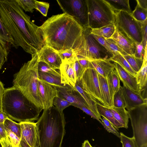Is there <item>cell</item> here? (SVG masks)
I'll use <instances>...</instances> for the list:
<instances>
[{
	"label": "cell",
	"instance_id": "obj_1",
	"mask_svg": "<svg viewBox=\"0 0 147 147\" xmlns=\"http://www.w3.org/2000/svg\"><path fill=\"white\" fill-rule=\"evenodd\" d=\"M0 17L16 48L32 55L45 45L39 26L33 23L15 0H0Z\"/></svg>",
	"mask_w": 147,
	"mask_h": 147
},
{
	"label": "cell",
	"instance_id": "obj_2",
	"mask_svg": "<svg viewBox=\"0 0 147 147\" xmlns=\"http://www.w3.org/2000/svg\"><path fill=\"white\" fill-rule=\"evenodd\" d=\"M39 27L45 45L57 53L72 49L83 30L75 20L64 13L52 16Z\"/></svg>",
	"mask_w": 147,
	"mask_h": 147
},
{
	"label": "cell",
	"instance_id": "obj_3",
	"mask_svg": "<svg viewBox=\"0 0 147 147\" xmlns=\"http://www.w3.org/2000/svg\"><path fill=\"white\" fill-rule=\"evenodd\" d=\"M43 110L36 123L38 147H62L65 134L63 112L54 106Z\"/></svg>",
	"mask_w": 147,
	"mask_h": 147
},
{
	"label": "cell",
	"instance_id": "obj_4",
	"mask_svg": "<svg viewBox=\"0 0 147 147\" xmlns=\"http://www.w3.org/2000/svg\"><path fill=\"white\" fill-rule=\"evenodd\" d=\"M2 102L3 111L9 118L20 123L37 120L42 110L13 86L5 89Z\"/></svg>",
	"mask_w": 147,
	"mask_h": 147
},
{
	"label": "cell",
	"instance_id": "obj_5",
	"mask_svg": "<svg viewBox=\"0 0 147 147\" xmlns=\"http://www.w3.org/2000/svg\"><path fill=\"white\" fill-rule=\"evenodd\" d=\"M38 62L37 53L32 55L31 59L25 63L19 71L14 74L13 86L19 89L37 107L43 109L37 93Z\"/></svg>",
	"mask_w": 147,
	"mask_h": 147
},
{
	"label": "cell",
	"instance_id": "obj_6",
	"mask_svg": "<svg viewBox=\"0 0 147 147\" xmlns=\"http://www.w3.org/2000/svg\"><path fill=\"white\" fill-rule=\"evenodd\" d=\"M91 29L86 27L83 28L80 35L75 42L72 49L78 59H108L111 57L107 51L101 46L91 33Z\"/></svg>",
	"mask_w": 147,
	"mask_h": 147
},
{
	"label": "cell",
	"instance_id": "obj_7",
	"mask_svg": "<svg viewBox=\"0 0 147 147\" xmlns=\"http://www.w3.org/2000/svg\"><path fill=\"white\" fill-rule=\"evenodd\" d=\"M88 27L98 28L115 24V12L105 0H87Z\"/></svg>",
	"mask_w": 147,
	"mask_h": 147
},
{
	"label": "cell",
	"instance_id": "obj_8",
	"mask_svg": "<svg viewBox=\"0 0 147 147\" xmlns=\"http://www.w3.org/2000/svg\"><path fill=\"white\" fill-rule=\"evenodd\" d=\"M138 147L147 144V104L127 110Z\"/></svg>",
	"mask_w": 147,
	"mask_h": 147
},
{
	"label": "cell",
	"instance_id": "obj_9",
	"mask_svg": "<svg viewBox=\"0 0 147 147\" xmlns=\"http://www.w3.org/2000/svg\"><path fill=\"white\" fill-rule=\"evenodd\" d=\"M115 24L119 30L135 42H142L141 23L136 20L131 13L122 11L115 12Z\"/></svg>",
	"mask_w": 147,
	"mask_h": 147
},
{
	"label": "cell",
	"instance_id": "obj_10",
	"mask_svg": "<svg viewBox=\"0 0 147 147\" xmlns=\"http://www.w3.org/2000/svg\"><path fill=\"white\" fill-rule=\"evenodd\" d=\"M61 9L75 20L83 28L88 26L87 0H57Z\"/></svg>",
	"mask_w": 147,
	"mask_h": 147
},
{
	"label": "cell",
	"instance_id": "obj_11",
	"mask_svg": "<svg viewBox=\"0 0 147 147\" xmlns=\"http://www.w3.org/2000/svg\"><path fill=\"white\" fill-rule=\"evenodd\" d=\"M78 81L86 92L106 106L100 92L98 72L93 66L86 69Z\"/></svg>",
	"mask_w": 147,
	"mask_h": 147
},
{
	"label": "cell",
	"instance_id": "obj_12",
	"mask_svg": "<svg viewBox=\"0 0 147 147\" xmlns=\"http://www.w3.org/2000/svg\"><path fill=\"white\" fill-rule=\"evenodd\" d=\"M20 123L21 133L19 147H38L36 123L31 121Z\"/></svg>",
	"mask_w": 147,
	"mask_h": 147
},
{
	"label": "cell",
	"instance_id": "obj_13",
	"mask_svg": "<svg viewBox=\"0 0 147 147\" xmlns=\"http://www.w3.org/2000/svg\"><path fill=\"white\" fill-rule=\"evenodd\" d=\"M37 93L42 104L43 110L53 106L54 98L58 96L56 87L38 77L37 82Z\"/></svg>",
	"mask_w": 147,
	"mask_h": 147
},
{
	"label": "cell",
	"instance_id": "obj_14",
	"mask_svg": "<svg viewBox=\"0 0 147 147\" xmlns=\"http://www.w3.org/2000/svg\"><path fill=\"white\" fill-rule=\"evenodd\" d=\"M55 87L58 96L71 104H76L89 109L83 98L74 87L67 84L61 87Z\"/></svg>",
	"mask_w": 147,
	"mask_h": 147
},
{
	"label": "cell",
	"instance_id": "obj_15",
	"mask_svg": "<svg viewBox=\"0 0 147 147\" xmlns=\"http://www.w3.org/2000/svg\"><path fill=\"white\" fill-rule=\"evenodd\" d=\"M39 61L45 63L52 68L59 70L62 60L58 53L45 46L37 53Z\"/></svg>",
	"mask_w": 147,
	"mask_h": 147
},
{
	"label": "cell",
	"instance_id": "obj_16",
	"mask_svg": "<svg viewBox=\"0 0 147 147\" xmlns=\"http://www.w3.org/2000/svg\"><path fill=\"white\" fill-rule=\"evenodd\" d=\"M109 38L127 54L134 55L136 49L135 42L116 27L114 33Z\"/></svg>",
	"mask_w": 147,
	"mask_h": 147
},
{
	"label": "cell",
	"instance_id": "obj_17",
	"mask_svg": "<svg viewBox=\"0 0 147 147\" xmlns=\"http://www.w3.org/2000/svg\"><path fill=\"white\" fill-rule=\"evenodd\" d=\"M121 89L127 110L136 106L147 104L146 98H144L141 92H135L123 86Z\"/></svg>",
	"mask_w": 147,
	"mask_h": 147
},
{
	"label": "cell",
	"instance_id": "obj_18",
	"mask_svg": "<svg viewBox=\"0 0 147 147\" xmlns=\"http://www.w3.org/2000/svg\"><path fill=\"white\" fill-rule=\"evenodd\" d=\"M113 64L123 86L135 92H141L135 77L128 72L117 63L114 62Z\"/></svg>",
	"mask_w": 147,
	"mask_h": 147
},
{
	"label": "cell",
	"instance_id": "obj_19",
	"mask_svg": "<svg viewBox=\"0 0 147 147\" xmlns=\"http://www.w3.org/2000/svg\"><path fill=\"white\" fill-rule=\"evenodd\" d=\"M59 70L61 83L74 87L77 80L71 63L62 61Z\"/></svg>",
	"mask_w": 147,
	"mask_h": 147
},
{
	"label": "cell",
	"instance_id": "obj_20",
	"mask_svg": "<svg viewBox=\"0 0 147 147\" xmlns=\"http://www.w3.org/2000/svg\"><path fill=\"white\" fill-rule=\"evenodd\" d=\"M97 72L104 77L107 78L108 75L115 67L108 59H94L89 60Z\"/></svg>",
	"mask_w": 147,
	"mask_h": 147
},
{
	"label": "cell",
	"instance_id": "obj_21",
	"mask_svg": "<svg viewBox=\"0 0 147 147\" xmlns=\"http://www.w3.org/2000/svg\"><path fill=\"white\" fill-rule=\"evenodd\" d=\"M74 87L83 98L89 109L94 113L98 119L102 121V118L98 112L96 106V103L98 102L83 90L78 81H76Z\"/></svg>",
	"mask_w": 147,
	"mask_h": 147
},
{
	"label": "cell",
	"instance_id": "obj_22",
	"mask_svg": "<svg viewBox=\"0 0 147 147\" xmlns=\"http://www.w3.org/2000/svg\"><path fill=\"white\" fill-rule=\"evenodd\" d=\"M101 93L106 107L111 108L113 107V102L111 98L107 78L98 73Z\"/></svg>",
	"mask_w": 147,
	"mask_h": 147
},
{
	"label": "cell",
	"instance_id": "obj_23",
	"mask_svg": "<svg viewBox=\"0 0 147 147\" xmlns=\"http://www.w3.org/2000/svg\"><path fill=\"white\" fill-rule=\"evenodd\" d=\"M108 108L117 121L122 125L123 127L127 129L129 118L127 110L124 108H117L114 107L111 108Z\"/></svg>",
	"mask_w": 147,
	"mask_h": 147
},
{
	"label": "cell",
	"instance_id": "obj_24",
	"mask_svg": "<svg viewBox=\"0 0 147 147\" xmlns=\"http://www.w3.org/2000/svg\"><path fill=\"white\" fill-rule=\"evenodd\" d=\"M107 79L111 98L113 102L114 96L121 86L120 80L115 70L112 71L110 73Z\"/></svg>",
	"mask_w": 147,
	"mask_h": 147
},
{
	"label": "cell",
	"instance_id": "obj_25",
	"mask_svg": "<svg viewBox=\"0 0 147 147\" xmlns=\"http://www.w3.org/2000/svg\"><path fill=\"white\" fill-rule=\"evenodd\" d=\"M147 59L143 58L142 65L135 76L139 89L141 92L146 87L147 80Z\"/></svg>",
	"mask_w": 147,
	"mask_h": 147
},
{
	"label": "cell",
	"instance_id": "obj_26",
	"mask_svg": "<svg viewBox=\"0 0 147 147\" xmlns=\"http://www.w3.org/2000/svg\"><path fill=\"white\" fill-rule=\"evenodd\" d=\"M96 106L98 112L100 116L105 117L117 128L123 127V125L115 118L108 107L104 106L99 102L97 103Z\"/></svg>",
	"mask_w": 147,
	"mask_h": 147
},
{
	"label": "cell",
	"instance_id": "obj_27",
	"mask_svg": "<svg viewBox=\"0 0 147 147\" xmlns=\"http://www.w3.org/2000/svg\"><path fill=\"white\" fill-rule=\"evenodd\" d=\"M38 78L55 87L64 86L61 83V76L38 71Z\"/></svg>",
	"mask_w": 147,
	"mask_h": 147
},
{
	"label": "cell",
	"instance_id": "obj_28",
	"mask_svg": "<svg viewBox=\"0 0 147 147\" xmlns=\"http://www.w3.org/2000/svg\"><path fill=\"white\" fill-rule=\"evenodd\" d=\"M115 29V24H111L100 28L91 29V33L105 38H109L113 35Z\"/></svg>",
	"mask_w": 147,
	"mask_h": 147
},
{
	"label": "cell",
	"instance_id": "obj_29",
	"mask_svg": "<svg viewBox=\"0 0 147 147\" xmlns=\"http://www.w3.org/2000/svg\"><path fill=\"white\" fill-rule=\"evenodd\" d=\"M115 12L122 11L131 13L128 0H105Z\"/></svg>",
	"mask_w": 147,
	"mask_h": 147
},
{
	"label": "cell",
	"instance_id": "obj_30",
	"mask_svg": "<svg viewBox=\"0 0 147 147\" xmlns=\"http://www.w3.org/2000/svg\"><path fill=\"white\" fill-rule=\"evenodd\" d=\"M108 59L110 61L117 63L128 72L134 76L135 77L137 73L131 68L128 63L121 55L120 54L117 55L109 58Z\"/></svg>",
	"mask_w": 147,
	"mask_h": 147
},
{
	"label": "cell",
	"instance_id": "obj_31",
	"mask_svg": "<svg viewBox=\"0 0 147 147\" xmlns=\"http://www.w3.org/2000/svg\"><path fill=\"white\" fill-rule=\"evenodd\" d=\"M4 124L6 128L15 134L20 139L21 129L20 123H17L8 117L5 121Z\"/></svg>",
	"mask_w": 147,
	"mask_h": 147
},
{
	"label": "cell",
	"instance_id": "obj_32",
	"mask_svg": "<svg viewBox=\"0 0 147 147\" xmlns=\"http://www.w3.org/2000/svg\"><path fill=\"white\" fill-rule=\"evenodd\" d=\"M133 70L137 73L140 69L143 63V59L136 57L134 55H127L123 56Z\"/></svg>",
	"mask_w": 147,
	"mask_h": 147
},
{
	"label": "cell",
	"instance_id": "obj_33",
	"mask_svg": "<svg viewBox=\"0 0 147 147\" xmlns=\"http://www.w3.org/2000/svg\"><path fill=\"white\" fill-rule=\"evenodd\" d=\"M147 9L140 7L138 3L135 9L131 13L132 17L137 21L142 22L147 19Z\"/></svg>",
	"mask_w": 147,
	"mask_h": 147
},
{
	"label": "cell",
	"instance_id": "obj_34",
	"mask_svg": "<svg viewBox=\"0 0 147 147\" xmlns=\"http://www.w3.org/2000/svg\"><path fill=\"white\" fill-rule=\"evenodd\" d=\"M0 38L5 42L9 47L12 45L15 47L14 41L7 31L0 17Z\"/></svg>",
	"mask_w": 147,
	"mask_h": 147
},
{
	"label": "cell",
	"instance_id": "obj_35",
	"mask_svg": "<svg viewBox=\"0 0 147 147\" xmlns=\"http://www.w3.org/2000/svg\"><path fill=\"white\" fill-rule=\"evenodd\" d=\"M113 107L117 108H124L126 106L121 86L118 90L114 94L113 99Z\"/></svg>",
	"mask_w": 147,
	"mask_h": 147
},
{
	"label": "cell",
	"instance_id": "obj_36",
	"mask_svg": "<svg viewBox=\"0 0 147 147\" xmlns=\"http://www.w3.org/2000/svg\"><path fill=\"white\" fill-rule=\"evenodd\" d=\"M9 46L0 38V69L7 61L9 52Z\"/></svg>",
	"mask_w": 147,
	"mask_h": 147
},
{
	"label": "cell",
	"instance_id": "obj_37",
	"mask_svg": "<svg viewBox=\"0 0 147 147\" xmlns=\"http://www.w3.org/2000/svg\"><path fill=\"white\" fill-rule=\"evenodd\" d=\"M18 5L23 10L33 13L35 9V0H15Z\"/></svg>",
	"mask_w": 147,
	"mask_h": 147
},
{
	"label": "cell",
	"instance_id": "obj_38",
	"mask_svg": "<svg viewBox=\"0 0 147 147\" xmlns=\"http://www.w3.org/2000/svg\"><path fill=\"white\" fill-rule=\"evenodd\" d=\"M58 53L62 61L72 63L77 58L76 54L72 49H67L61 52Z\"/></svg>",
	"mask_w": 147,
	"mask_h": 147
},
{
	"label": "cell",
	"instance_id": "obj_39",
	"mask_svg": "<svg viewBox=\"0 0 147 147\" xmlns=\"http://www.w3.org/2000/svg\"><path fill=\"white\" fill-rule=\"evenodd\" d=\"M102 121L100 123L105 129L109 133H111L119 138L120 133L118 128L103 117H102Z\"/></svg>",
	"mask_w": 147,
	"mask_h": 147
},
{
	"label": "cell",
	"instance_id": "obj_40",
	"mask_svg": "<svg viewBox=\"0 0 147 147\" xmlns=\"http://www.w3.org/2000/svg\"><path fill=\"white\" fill-rule=\"evenodd\" d=\"M71 104L66 100L58 96L54 98L53 102V105L58 110L61 112H63L64 109L71 105Z\"/></svg>",
	"mask_w": 147,
	"mask_h": 147
},
{
	"label": "cell",
	"instance_id": "obj_41",
	"mask_svg": "<svg viewBox=\"0 0 147 147\" xmlns=\"http://www.w3.org/2000/svg\"><path fill=\"white\" fill-rule=\"evenodd\" d=\"M119 138L122 144V147H138L135 139L133 137H128L121 132L120 133Z\"/></svg>",
	"mask_w": 147,
	"mask_h": 147
},
{
	"label": "cell",
	"instance_id": "obj_42",
	"mask_svg": "<svg viewBox=\"0 0 147 147\" xmlns=\"http://www.w3.org/2000/svg\"><path fill=\"white\" fill-rule=\"evenodd\" d=\"M105 40L112 53L113 57L119 54L123 56L128 55L121 49L110 39L105 38Z\"/></svg>",
	"mask_w": 147,
	"mask_h": 147
},
{
	"label": "cell",
	"instance_id": "obj_43",
	"mask_svg": "<svg viewBox=\"0 0 147 147\" xmlns=\"http://www.w3.org/2000/svg\"><path fill=\"white\" fill-rule=\"evenodd\" d=\"M38 71L45 73H49L61 76L60 71L57 69L51 67L47 64L43 62L39 61L38 66Z\"/></svg>",
	"mask_w": 147,
	"mask_h": 147
},
{
	"label": "cell",
	"instance_id": "obj_44",
	"mask_svg": "<svg viewBox=\"0 0 147 147\" xmlns=\"http://www.w3.org/2000/svg\"><path fill=\"white\" fill-rule=\"evenodd\" d=\"M49 7V4L47 2L36 0L35 9L39 11L44 16L46 17Z\"/></svg>",
	"mask_w": 147,
	"mask_h": 147
},
{
	"label": "cell",
	"instance_id": "obj_45",
	"mask_svg": "<svg viewBox=\"0 0 147 147\" xmlns=\"http://www.w3.org/2000/svg\"><path fill=\"white\" fill-rule=\"evenodd\" d=\"M71 63L76 74L77 81H79L80 80L85 70L80 65L77 58Z\"/></svg>",
	"mask_w": 147,
	"mask_h": 147
},
{
	"label": "cell",
	"instance_id": "obj_46",
	"mask_svg": "<svg viewBox=\"0 0 147 147\" xmlns=\"http://www.w3.org/2000/svg\"><path fill=\"white\" fill-rule=\"evenodd\" d=\"M6 130L12 147H19L20 139L15 134L7 129L6 128Z\"/></svg>",
	"mask_w": 147,
	"mask_h": 147
},
{
	"label": "cell",
	"instance_id": "obj_47",
	"mask_svg": "<svg viewBox=\"0 0 147 147\" xmlns=\"http://www.w3.org/2000/svg\"><path fill=\"white\" fill-rule=\"evenodd\" d=\"M136 49L134 56L136 58L143 59L144 48L142 43L135 42Z\"/></svg>",
	"mask_w": 147,
	"mask_h": 147
},
{
	"label": "cell",
	"instance_id": "obj_48",
	"mask_svg": "<svg viewBox=\"0 0 147 147\" xmlns=\"http://www.w3.org/2000/svg\"><path fill=\"white\" fill-rule=\"evenodd\" d=\"M92 34L98 43L107 51L111 57H113V55L108 45L105 41V38L97 35Z\"/></svg>",
	"mask_w": 147,
	"mask_h": 147
},
{
	"label": "cell",
	"instance_id": "obj_49",
	"mask_svg": "<svg viewBox=\"0 0 147 147\" xmlns=\"http://www.w3.org/2000/svg\"><path fill=\"white\" fill-rule=\"evenodd\" d=\"M147 19H146L144 21L141 22L142 32V43L145 48L146 46L147 45Z\"/></svg>",
	"mask_w": 147,
	"mask_h": 147
},
{
	"label": "cell",
	"instance_id": "obj_50",
	"mask_svg": "<svg viewBox=\"0 0 147 147\" xmlns=\"http://www.w3.org/2000/svg\"><path fill=\"white\" fill-rule=\"evenodd\" d=\"M71 105L73 106L80 109L83 111L87 114L90 116L94 119L97 120L100 123L102 121L98 119V118L96 117L94 113L89 109L85 107L81 106L76 104H71Z\"/></svg>",
	"mask_w": 147,
	"mask_h": 147
},
{
	"label": "cell",
	"instance_id": "obj_51",
	"mask_svg": "<svg viewBox=\"0 0 147 147\" xmlns=\"http://www.w3.org/2000/svg\"><path fill=\"white\" fill-rule=\"evenodd\" d=\"M77 59L80 65L84 70L93 67L90 62L87 59Z\"/></svg>",
	"mask_w": 147,
	"mask_h": 147
},
{
	"label": "cell",
	"instance_id": "obj_52",
	"mask_svg": "<svg viewBox=\"0 0 147 147\" xmlns=\"http://www.w3.org/2000/svg\"><path fill=\"white\" fill-rule=\"evenodd\" d=\"M5 89L3 84L0 80V112L3 111V97Z\"/></svg>",
	"mask_w": 147,
	"mask_h": 147
},
{
	"label": "cell",
	"instance_id": "obj_53",
	"mask_svg": "<svg viewBox=\"0 0 147 147\" xmlns=\"http://www.w3.org/2000/svg\"><path fill=\"white\" fill-rule=\"evenodd\" d=\"M7 136L6 128L4 124L0 123V141Z\"/></svg>",
	"mask_w": 147,
	"mask_h": 147
},
{
	"label": "cell",
	"instance_id": "obj_54",
	"mask_svg": "<svg viewBox=\"0 0 147 147\" xmlns=\"http://www.w3.org/2000/svg\"><path fill=\"white\" fill-rule=\"evenodd\" d=\"M0 143L2 147H12L11 146L8 137H7L0 141Z\"/></svg>",
	"mask_w": 147,
	"mask_h": 147
},
{
	"label": "cell",
	"instance_id": "obj_55",
	"mask_svg": "<svg viewBox=\"0 0 147 147\" xmlns=\"http://www.w3.org/2000/svg\"><path fill=\"white\" fill-rule=\"evenodd\" d=\"M138 3L142 8L147 9V0H137Z\"/></svg>",
	"mask_w": 147,
	"mask_h": 147
},
{
	"label": "cell",
	"instance_id": "obj_56",
	"mask_svg": "<svg viewBox=\"0 0 147 147\" xmlns=\"http://www.w3.org/2000/svg\"><path fill=\"white\" fill-rule=\"evenodd\" d=\"M8 117L3 111L0 112V123H4L5 120Z\"/></svg>",
	"mask_w": 147,
	"mask_h": 147
},
{
	"label": "cell",
	"instance_id": "obj_57",
	"mask_svg": "<svg viewBox=\"0 0 147 147\" xmlns=\"http://www.w3.org/2000/svg\"><path fill=\"white\" fill-rule=\"evenodd\" d=\"M82 147H93L87 140L84 141L82 144Z\"/></svg>",
	"mask_w": 147,
	"mask_h": 147
},
{
	"label": "cell",
	"instance_id": "obj_58",
	"mask_svg": "<svg viewBox=\"0 0 147 147\" xmlns=\"http://www.w3.org/2000/svg\"><path fill=\"white\" fill-rule=\"evenodd\" d=\"M140 147H147V144H144L142 146Z\"/></svg>",
	"mask_w": 147,
	"mask_h": 147
},
{
	"label": "cell",
	"instance_id": "obj_59",
	"mask_svg": "<svg viewBox=\"0 0 147 147\" xmlns=\"http://www.w3.org/2000/svg\"><path fill=\"white\" fill-rule=\"evenodd\" d=\"M0 147H2L1 145V144H0Z\"/></svg>",
	"mask_w": 147,
	"mask_h": 147
}]
</instances>
